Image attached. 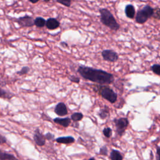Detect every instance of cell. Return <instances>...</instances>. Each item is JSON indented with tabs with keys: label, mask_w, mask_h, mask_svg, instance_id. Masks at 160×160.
<instances>
[{
	"label": "cell",
	"mask_w": 160,
	"mask_h": 160,
	"mask_svg": "<svg viewBox=\"0 0 160 160\" xmlns=\"http://www.w3.org/2000/svg\"><path fill=\"white\" fill-rule=\"evenodd\" d=\"M77 71L85 80L99 84H110L114 81V77L113 74L102 69L80 66Z\"/></svg>",
	"instance_id": "obj_1"
},
{
	"label": "cell",
	"mask_w": 160,
	"mask_h": 160,
	"mask_svg": "<svg viewBox=\"0 0 160 160\" xmlns=\"http://www.w3.org/2000/svg\"><path fill=\"white\" fill-rule=\"evenodd\" d=\"M88 160H95L93 158H90Z\"/></svg>",
	"instance_id": "obj_32"
},
{
	"label": "cell",
	"mask_w": 160,
	"mask_h": 160,
	"mask_svg": "<svg viewBox=\"0 0 160 160\" xmlns=\"http://www.w3.org/2000/svg\"><path fill=\"white\" fill-rule=\"evenodd\" d=\"M45 136L46 139L48 140H53L54 138V135H53V134H51V133H47Z\"/></svg>",
	"instance_id": "obj_27"
},
{
	"label": "cell",
	"mask_w": 160,
	"mask_h": 160,
	"mask_svg": "<svg viewBox=\"0 0 160 160\" xmlns=\"http://www.w3.org/2000/svg\"><path fill=\"white\" fill-rule=\"evenodd\" d=\"M154 9L149 5H146L138 11L136 15V21L140 24H143L153 16Z\"/></svg>",
	"instance_id": "obj_4"
},
{
	"label": "cell",
	"mask_w": 160,
	"mask_h": 160,
	"mask_svg": "<svg viewBox=\"0 0 160 160\" xmlns=\"http://www.w3.org/2000/svg\"><path fill=\"white\" fill-rule=\"evenodd\" d=\"M154 73L158 75H160V65H154L151 68Z\"/></svg>",
	"instance_id": "obj_21"
},
{
	"label": "cell",
	"mask_w": 160,
	"mask_h": 160,
	"mask_svg": "<svg viewBox=\"0 0 160 160\" xmlns=\"http://www.w3.org/2000/svg\"><path fill=\"white\" fill-rule=\"evenodd\" d=\"M153 17L156 19L160 20V8H156L154 9V14Z\"/></svg>",
	"instance_id": "obj_23"
},
{
	"label": "cell",
	"mask_w": 160,
	"mask_h": 160,
	"mask_svg": "<svg viewBox=\"0 0 160 160\" xmlns=\"http://www.w3.org/2000/svg\"><path fill=\"white\" fill-rule=\"evenodd\" d=\"M83 118V114L81 113L77 112V113H74L73 114H72L71 116V119L75 122H78Z\"/></svg>",
	"instance_id": "obj_18"
},
{
	"label": "cell",
	"mask_w": 160,
	"mask_h": 160,
	"mask_svg": "<svg viewBox=\"0 0 160 160\" xmlns=\"http://www.w3.org/2000/svg\"><path fill=\"white\" fill-rule=\"evenodd\" d=\"M125 14L126 16L130 18L133 19L135 16V8L132 5H128L125 7Z\"/></svg>",
	"instance_id": "obj_12"
},
{
	"label": "cell",
	"mask_w": 160,
	"mask_h": 160,
	"mask_svg": "<svg viewBox=\"0 0 160 160\" xmlns=\"http://www.w3.org/2000/svg\"><path fill=\"white\" fill-rule=\"evenodd\" d=\"M17 23L23 27H32L35 25V20L28 15H25L18 19Z\"/></svg>",
	"instance_id": "obj_7"
},
{
	"label": "cell",
	"mask_w": 160,
	"mask_h": 160,
	"mask_svg": "<svg viewBox=\"0 0 160 160\" xmlns=\"http://www.w3.org/2000/svg\"><path fill=\"white\" fill-rule=\"evenodd\" d=\"M0 141H1V144L5 143L6 142V138L4 137L3 135H1V138H0Z\"/></svg>",
	"instance_id": "obj_29"
},
{
	"label": "cell",
	"mask_w": 160,
	"mask_h": 160,
	"mask_svg": "<svg viewBox=\"0 0 160 160\" xmlns=\"http://www.w3.org/2000/svg\"><path fill=\"white\" fill-rule=\"evenodd\" d=\"M93 90L103 98L109 101L110 103H114L118 98V95L111 88L106 85H96Z\"/></svg>",
	"instance_id": "obj_3"
},
{
	"label": "cell",
	"mask_w": 160,
	"mask_h": 160,
	"mask_svg": "<svg viewBox=\"0 0 160 160\" xmlns=\"http://www.w3.org/2000/svg\"><path fill=\"white\" fill-rule=\"evenodd\" d=\"M68 79L73 83H79L80 81V79L75 75H71L70 76L68 77Z\"/></svg>",
	"instance_id": "obj_24"
},
{
	"label": "cell",
	"mask_w": 160,
	"mask_h": 160,
	"mask_svg": "<svg viewBox=\"0 0 160 160\" xmlns=\"http://www.w3.org/2000/svg\"><path fill=\"white\" fill-rule=\"evenodd\" d=\"M39 1H38V0H37V1H35V2H33V1H30V3H33V4H35V3H38Z\"/></svg>",
	"instance_id": "obj_31"
},
{
	"label": "cell",
	"mask_w": 160,
	"mask_h": 160,
	"mask_svg": "<svg viewBox=\"0 0 160 160\" xmlns=\"http://www.w3.org/2000/svg\"><path fill=\"white\" fill-rule=\"evenodd\" d=\"M54 113L60 116H64L68 114V109L64 103H58L54 108Z\"/></svg>",
	"instance_id": "obj_9"
},
{
	"label": "cell",
	"mask_w": 160,
	"mask_h": 160,
	"mask_svg": "<svg viewBox=\"0 0 160 160\" xmlns=\"http://www.w3.org/2000/svg\"><path fill=\"white\" fill-rule=\"evenodd\" d=\"M47 21L42 17H37L35 19V25L38 28H43L46 26Z\"/></svg>",
	"instance_id": "obj_17"
},
{
	"label": "cell",
	"mask_w": 160,
	"mask_h": 160,
	"mask_svg": "<svg viewBox=\"0 0 160 160\" xmlns=\"http://www.w3.org/2000/svg\"><path fill=\"white\" fill-rule=\"evenodd\" d=\"M57 3L61 4L66 7H70L71 5V1H56Z\"/></svg>",
	"instance_id": "obj_26"
},
{
	"label": "cell",
	"mask_w": 160,
	"mask_h": 160,
	"mask_svg": "<svg viewBox=\"0 0 160 160\" xmlns=\"http://www.w3.org/2000/svg\"><path fill=\"white\" fill-rule=\"evenodd\" d=\"M101 54H102L103 60L106 61L115 62L119 58L118 53L112 50H105L101 53Z\"/></svg>",
	"instance_id": "obj_6"
},
{
	"label": "cell",
	"mask_w": 160,
	"mask_h": 160,
	"mask_svg": "<svg viewBox=\"0 0 160 160\" xmlns=\"http://www.w3.org/2000/svg\"><path fill=\"white\" fill-rule=\"evenodd\" d=\"M60 26V23L56 18H50L47 20L46 26L50 30H54Z\"/></svg>",
	"instance_id": "obj_10"
},
{
	"label": "cell",
	"mask_w": 160,
	"mask_h": 160,
	"mask_svg": "<svg viewBox=\"0 0 160 160\" xmlns=\"http://www.w3.org/2000/svg\"><path fill=\"white\" fill-rule=\"evenodd\" d=\"M110 158L111 160H123V159L121 153L116 150H113L111 151Z\"/></svg>",
	"instance_id": "obj_14"
},
{
	"label": "cell",
	"mask_w": 160,
	"mask_h": 160,
	"mask_svg": "<svg viewBox=\"0 0 160 160\" xmlns=\"http://www.w3.org/2000/svg\"><path fill=\"white\" fill-rule=\"evenodd\" d=\"M100 13V20L105 26L108 27L111 30L118 31L120 28V25L116 21L113 14L106 8H101L99 10Z\"/></svg>",
	"instance_id": "obj_2"
},
{
	"label": "cell",
	"mask_w": 160,
	"mask_h": 160,
	"mask_svg": "<svg viewBox=\"0 0 160 160\" xmlns=\"http://www.w3.org/2000/svg\"><path fill=\"white\" fill-rule=\"evenodd\" d=\"M156 159L160 160V148L159 147L156 148Z\"/></svg>",
	"instance_id": "obj_28"
},
{
	"label": "cell",
	"mask_w": 160,
	"mask_h": 160,
	"mask_svg": "<svg viewBox=\"0 0 160 160\" xmlns=\"http://www.w3.org/2000/svg\"><path fill=\"white\" fill-rule=\"evenodd\" d=\"M114 123L116 126V132L117 134L122 136L125 132V130L129 125V121L126 118H120L114 119Z\"/></svg>",
	"instance_id": "obj_5"
},
{
	"label": "cell",
	"mask_w": 160,
	"mask_h": 160,
	"mask_svg": "<svg viewBox=\"0 0 160 160\" xmlns=\"http://www.w3.org/2000/svg\"><path fill=\"white\" fill-rule=\"evenodd\" d=\"M108 148H106V147H101L99 150V154L101 155H104V156H106L108 154Z\"/></svg>",
	"instance_id": "obj_25"
},
{
	"label": "cell",
	"mask_w": 160,
	"mask_h": 160,
	"mask_svg": "<svg viewBox=\"0 0 160 160\" xmlns=\"http://www.w3.org/2000/svg\"><path fill=\"white\" fill-rule=\"evenodd\" d=\"M60 45L61 46V47H63V48H67L68 46V44H67V43H65V42H61L60 43Z\"/></svg>",
	"instance_id": "obj_30"
},
{
	"label": "cell",
	"mask_w": 160,
	"mask_h": 160,
	"mask_svg": "<svg viewBox=\"0 0 160 160\" xmlns=\"http://www.w3.org/2000/svg\"><path fill=\"white\" fill-rule=\"evenodd\" d=\"M30 68H29L28 66H23L21 70L17 71V73L18 75H20V76H22V75H26L28 74L29 71H30Z\"/></svg>",
	"instance_id": "obj_19"
},
{
	"label": "cell",
	"mask_w": 160,
	"mask_h": 160,
	"mask_svg": "<svg viewBox=\"0 0 160 160\" xmlns=\"http://www.w3.org/2000/svg\"><path fill=\"white\" fill-rule=\"evenodd\" d=\"M98 116L101 120H105L106 118H108L110 116V112L108 109L107 108H103L101 109L98 112Z\"/></svg>",
	"instance_id": "obj_16"
},
{
	"label": "cell",
	"mask_w": 160,
	"mask_h": 160,
	"mask_svg": "<svg viewBox=\"0 0 160 160\" xmlns=\"http://www.w3.org/2000/svg\"><path fill=\"white\" fill-rule=\"evenodd\" d=\"M56 141L58 143L61 144H71L73 143L75 141V138L73 136H63V137H59L56 139Z\"/></svg>",
	"instance_id": "obj_13"
},
{
	"label": "cell",
	"mask_w": 160,
	"mask_h": 160,
	"mask_svg": "<svg viewBox=\"0 0 160 160\" xmlns=\"http://www.w3.org/2000/svg\"><path fill=\"white\" fill-rule=\"evenodd\" d=\"M53 121L55 123L60 125L65 128L68 127L71 124V119L69 118H56L53 120Z\"/></svg>",
	"instance_id": "obj_11"
},
{
	"label": "cell",
	"mask_w": 160,
	"mask_h": 160,
	"mask_svg": "<svg viewBox=\"0 0 160 160\" xmlns=\"http://www.w3.org/2000/svg\"><path fill=\"white\" fill-rule=\"evenodd\" d=\"M10 95H11V93H8L3 89L1 90V97L2 98H6V99H10L13 97L12 96H10Z\"/></svg>",
	"instance_id": "obj_22"
},
{
	"label": "cell",
	"mask_w": 160,
	"mask_h": 160,
	"mask_svg": "<svg viewBox=\"0 0 160 160\" xmlns=\"http://www.w3.org/2000/svg\"><path fill=\"white\" fill-rule=\"evenodd\" d=\"M112 129L111 128L107 127V128H105L103 130V133L104 135V136L106 138H110L112 135Z\"/></svg>",
	"instance_id": "obj_20"
},
{
	"label": "cell",
	"mask_w": 160,
	"mask_h": 160,
	"mask_svg": "<svg viewBox=\"0 0 160 160\" xmlns=\"http://www.w3.org/2000/svg\"><path fill=\"white\" fill-rule=\"evenodd\" d=\"M33 139L36 144L39 147L44 146L46 143V138L45 136L43 135L38 129H37L35 132L33 136Z\"/></svg>",
	"instance_id": "obj_8"
},
{
	"label": "cell",
	"mask_w": 160,
	"mask_h": 160,
	"mask_svg": "<svg viewBox=\"0 0 160 160\" xmlns=\"http://www.w3.org/2000/svg\"><path fill=\"white\" fill-rule=\"evenodd\" d=\"M0 160H18V159L11 154L1 151V153H0Z\"/></svg>",
	"instance_id": "obj_15"
}]
</instances>
